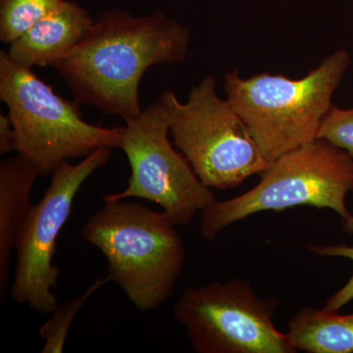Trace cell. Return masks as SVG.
<instances>
[{"label":"cell","mask_w":353,"mask_h":353,"mask_svg":"<svg viewBox=\"0 0 353 353\" xmlns=\"http://www.w3.org/2000/svg\"><path fill=\"white\" fill-rule=\"evenodd\" d=\"M190 30L161 11L102 13L75 50L54 65L76 101L125 122L143 111L139 83L150 67L185 61Z\"/></svg>","instance_id":"1"},{"label":"cell","mask_w":353,"mask_h":353,"mask_svg":"<svg viewBox=\"0 0 353 353\" xmlns=\"http://www.w3.org/2000/svg\"><path fill=\"white\" fill-rule=\"evenodd\" d=\"M163 212L136 201H104L82 230L105 257L108 277L139 310H155L173 294L185 259L182 236Z\"/></svg>","instance_id":"2"},{"label":"cell","mask_w":353,"mask_h":353,"mask_svg":"<svg viewBox=\"0 0 353 353\" xmlns=\"http://www.w3.org/2000/svg\"><path fill=\"white\" fill-rule=\"evenodd\" d=\"M350 63L347 51L340 50L299 80L268 73L243 79L233 70L225 75L227 101L272 163L317 139Z\"/></svg>","instance_id":"3"},{"label":"cell","mask_w":353,"mask_h":353,"mask_svg":"<svg viewBox=\"0 0 353 353\" xmlns=\"http://www.w3.org/2000/svg\"><path fill=\"white\" fill-rule=\"evenodd\" d=\"M353 192V158L317 139L274 160L259 183L240 196L216 201L199 213V233L214 240L226 228L265 211L297 206L331 209L341 219L352 215L347 196Z\"/></svg>","instance_id":"4"},{"label":"cell","mask_w":353,"mask_h":353,"mask_svg":"<svg viewBox=\"0 0 353 353\" xmlns=\"http://www.w3.org/2000/svg\"><path fill=\"white\" fill-rule=\"evenodd\" d=\"M0 101L8 108L18 154L41 176L63 162L85 158L102 146L119 148L124 127L105 128L83 119L78 101H66L31 69L0 52Z\"/></svg>","instance_id":"5"},{"label":"cell","mask_w":353,"mask_h":353,"mask_svg":"<svg viewBox=\"0 0 353 353\" xmlns=\"http://www.w3.org/2000/svg\"><path fill=\"white\" fill-rule=\"evenodd\" d=\"M159 99L170 117L174 143L206 187L234 189L271 164L241 116L217 94L214 77L202 79L185 103L169 90Z\"/></svg>","instance_id":"6"},{"label":"cell","mask_w":353,"mask_h":353,"mask_svg":"<svg viewBox=\"0 0 353 353\" xmlns=\"http://www.w3.org/2000/svg\"><path fill=\"white\" fill-rule=\"evenodd\" d=\"M279 301L260 297L250 280L212 281L182 292L173 308L197 353H296L276 328Z\"/></svg>","instance_id":"7"},{"label":"cell","mask_w":353,"mask_h":353,"mask_svg":"<svg viewBox=\"0 0 353 353\" xmlns=\"http://www.w3.org/2000/svg\"><path fill=\"white\" fill-rule=\"evenodd\" d=\"M125 123L119 148L126 154L131 176L126 189L103 201L145 199L159 205L176 226H187L216 199L169 141L168 111L158 99Z\"/></svg>","instance_id":"8"},{"label":"cell","mask_w":353,"mask_h":353,"mask_svg":"<svg viewBox=\"0 0 353 353\" xmlns=\"http://www.w3.org/2000/svg\"><path fill=\"white\" fill-rule=\"evenodd\" d=\"M112 148L102 146L76 164L65 161L51 174L50 187L32 204L19 236L11 297L36 312L52 313L58 304L52 292L61 270L53 264L58 236L71 215L79 190L95 171L108 165Z\"/></svg>","instance_id":"9"},{"label":"cell","mask_w":353,"mask_h":353,"mask_svg":"<svg viewBox=\"0 0 353 353\" xmlns=\"http://www.w3.org/2000/svg\"><path fill=\"white\" fill-rule=\"evenodd\" d=\"M94 18L75 1L63 0L57 9L39 21L6 51L14 63L32 67H54L81 43Z\"/></svg>","instance_id":"10"},{"label":"cell","mask_w":353,"mask_h":353,"mask_svg":"<svg viewBox=\"0 0 353 353\" xmlns=\"http://www.w3.org/2000/svg\"><path fill=\"white\" fill-rule=\"evenodd\" d=\"M41 176L38 168L27 158L17 157L0 163V296L3 303L12 252L31 210L32 189Z\"/></svg>","instance_id":"11"},{"label":"cell","mask_w":353,"mask_h":353,"mask_svg":"<svg viewBox=\"0 0 353 353\" xmlns=\"http://www.w3.org/2000/svg\"><path fill=\"white\" fill-rule=\"evenodd\" d=\"M292 345L306 353H353V312L305 307L288 324Z\"/></svg>","instance_id":"12"},{"label":"cell","mask_w":353,"mask_h":353,"mask_svg":"<svg viewBox=\"0 0 353 353\" xmlns=\"http://www.w3.org/2000/svg\"><path fill=\"white\" fill-rule=\"evenodd\" d=\"M63 0H0V39L10 44Z\"/></svg>","instance_id":"13"},{"label":"cell","mask_w":353,"mask_h":353,"mask_svg":"<svg viewBox=\"0 0 353 353\" xmlns=\"http://www.w3.org/2000/svg\"><path fill=\"white\" fill-rule=\"evenodd\" d=\"M111 282L110 278L97 279L90 287L80 296L74 297L71 301L58 303L52 311V315L39 329V336L44 341L41 352L61 353L68 336L72 324L75 321L77 315L83 306L87 303L90 296L104 285Z\"/></svg>","instance_id":"14"},{"label":"cell","mask_w":353,"mask_h":353,"mask_svg":"<svg viewBox=\"0 0 353 353\" xmlns=\"http://www.w3.org/2000/svg\"><path fill=\"white\" fill-rule=\"evenodd\" d=\"M317 139L329 141L353 158V109L333 106L323 120Z\"/></svg>","instance_id":"15"},{"label":"cell","mask_w":353,"mask_h":353,"mask_svg":"<svg viewBox=\"0 0 353 353\" xmlns=\"http://www.w3.org/2000/svg\"><path fill=\"white\" fill-rule=\"evenodd\" d=\"M306 248L313 254L323 257H343L353 262V245H308ZM353 301V274L347 283L327 299L324 307L330 311H340L343 306Z\"/></svg>","instance_id":"16"},{"label":"cell","mask_w":353,"mask_h":353,"mask_svg":"<svg viewBox=\"0 0 353 353\" xmlns=\"http://www.w3.org/2000/svg\"><path fill=\"white\" fill-rule=\"evenodd\" d=\"M16 137L8 114H0V154L15 152Z\"/></svg>","instance_id":"17"},{"label":"cell","mask_w":353,"mask_h":353,"mask_svg":"<svg viewBox=\"0 0 353 353\" xmlns=\"http://www.w3.org/2000/svg\"><path fill=\"white\" fill-rule=\"evenodd\" d=\"M341 225L345 233L353 234V215H350L347 218L341 219Z\"/></svg>","instance_id":"18"}]
</instances>
